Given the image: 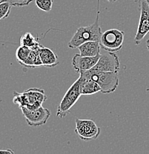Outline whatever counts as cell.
Listing matches in <instances>:
<instances>
[{
  "instance_id": "cell-1",
  "label": "cell",
  "mask_w": 149,
  "mask_h": 154,
  "mask_svg": "<svg viewBox=\"0 0 149 154\" xmlns=\"http://www.w3.org/2000/svg\"><path fill=\"white\" fill-rule=\"evenodd\" d=\"M97 7V18L95 22L92 25L86 27H80L76 30V33L73 34L72 38H70V42H68V47L71 49L77 48L82 43L86 42L88 41H100L101 36H102V28L99 23V5Z\"/></svg>"
},
{
  "instance_id": "cell-2",
  "label": "cell",
  "mask_w": 149,
  "mask_h": 154,
  "mask_svg": "<svg viewBox=\"0 0 149 154\" xmlns=\"http://www.w3.org/2000/svg\"><path fill=\"white\" fill-rule=\"evenodd\" d=\"M119 72H102L91 70L79 73V76L86 79H91L98 83L102 94H111L114 92L119 85Z\"/></svg>"
},
{
  "instance_id": "cell-3",
  "label": "cell",
  "mask_w": 149,
  "mask_h": 154,
  "mask_svg": "<svg viewBox=\"0 0 149 154\" xmlns=\"http://www.w3.org/2000/svg\"><path fill=\"white\" fill-rule=\"evenodd\" d=\"M13 102L19 107H27L29 110H36L42 106V104L47 100L45 91L40 88H29L22 93L14 91Z\"/></svg>"
},
{
  "instance_id": "cell-4",
  "label": "cell",
  "mask_w": 149,
  "mask_h": 154,
  "mask_svg": "<svg viewBox=\"0 0 149 154\" xmlns=\"http://www.w3.org/2000/svg\"><path fill=\"white\" fill-rule=\"evenodd\" d=\"M81 96V79L79 77L70 87L69 89H68L61 100L60 105L57 107V116L62 119L69 114L70 109L77 102Z\"/></svg>"
},
{
  "instance_id": "cell-5",
  "label": "cell",
  "mask_w": 149,
  "mask_h": 154,
  "mask_svg": "<svg viewBox=\"0 0 149 154\" xmlns=\"http://www.w3.org/2000/svg\"><path fill=\"white\" fill-rule=\"evenodd\" d=\"M125 33L118 29H110L102 33L99 45L105 51L116 53L123 46Z\"/></svg>"
},
{
  "instance_id": "cell-6",
  "label": "cell",
  "mask_w": 149,
  "mask_h": 154,
  "mask_svg": "<svg viewBox=\"0 0 149 154\" xmlns=\"http://www.w3.org/2000/svg\"><path fill=\"white\" fill-rule=\"evenodd\" d=\"M75 132L82 140L90 141L99 137L101 129L93 120L76 118Z\"/></svg>"
},
{
  "instance_id": "cell-7",
  "label": "cell",
  "mask_w": 149,
  "mask_h": 154,
  "mask_svg": "<svg viewBox=\"0 0 149 154\" xmlns=\"http://www.w3.org/2000/svg\"><path fill=\"white\" fill-rule=\"evenodd\" d=\"M139 10L140 17L134 43L138 45L149 33V0H139Z\"/></svg>"
},
{
  "instance_id": "cell-8",
  "label": "cell",
  "mask_w": 149,
  "mask_h": 154,
  "mask_svg": "<svg viewBox=\"0 0 149 154\" xmlns=\"http://www.w3.org/2000/svg\"><path fill=\"white\" fill-rule=\"evenodd\" d=\"M29 126L38 127L45 125L51 116V113L48 108L41 107L36 110H29L27 107H20Z\"/></svg>"
},
{
  "instance_id": "cell-9",
  "label": "cell",
  "mask_w": 149,
  "mask_h": 154,
  "mask_svg": "<svg viewBox=\"0 0 149 154\" xmlns=\"http://www.w3.org/2000/svg\"><path fill=\"white\" fill-rule=\"evenodd\" d=\"M120 59L115 53L107 51L106 54H100L98 62L92 70L102 72H119Z\"/></svg>"
},
{
  "instance_id": "cell-10",
  "label": "cell",
  "mask_w": 149,
  "mask_h": 154,
  "mask_svg": "<svg viewBox=\"0 0 149 154\" xmlns=\"http://www.w3.org/2000/svg\"><path fill=\"white\" fill-rule=\"evenodd\" d=\"M100 54L96 57H83L79 54H76L72 59V65L77 73L87 71L95 66L98 62Z\"/></svg>"
},
{
  "instance_id": "cell-11",
  "label": "cell",
  "mask_w": 149,
  "mask_h": 154,
  "mask_svg": "<svg viewBox=\"0 0 149 154\" xmlns=\"http://www.w3.org/2000/svg\"><path fill=\"white\" fill-rule=\"evenodd\" d=\"M39 52L43 66L54 67L59 64L58 57L50 48L43 46L39 50Z\"/></svg>"
},
{
  "instance_id": "cell-12",
  "label": "cell",
  "mask_w": 149,
  "mask_h": 154,
  "mask_svg": "<svg viewBox=\"0 0 149 154\" xmlns=\"http://www.w3.org/2000/svg\"><path fill=\"white\" fill-rule=\"evenodd\" d=\"M100 45L99 42L88 41L80 45L77 49L83 57H96L100 54Z\"/></svg>"
},
{
  "instance_id": "cell-13",
  "label": "cell",
  "mask_w": 149,
  "mask_h": 154,
  "mask_svg": "<svg viewBox=\"0 0 149 154\" xmlns=\"http://www.w3.org/2000/svg\"><path fill=\"white\" fill-rule=\"evenodd\" d=\"M79 78L81 79L82 95H93L101 91L100 87L96 81L82 76H79Z\"/></svg>"
},
{
  "instance_id": "cell-14",
  "label": "cell",
  "mask_w": 149,
  "mask_h": 154,
  "mask_svg": "<svg viewBox=\"0 0 149 154\" xmlns=\"http://www.w3.org/2000/svg\"><path fill=\"white\" fill-rule=\"evenodd\" d=\"M39 40V38L35 37L31 33L26 32L21 36L20 45L27 46L31 50H39L42 47H43V45L40 44Z\"/></svg>"
},
{
  "instance_id": "cell-15",
  "label": "cell",
  "mask_w": 149,
  "mask_h": 154,
  "mask_svg": "<svg viewBox=\"0 0 149 154\" xmlns=\"http://www.w3.org/2000/svg\"><path fill=\"white\" fill-rule=\"evenodd\" d=\"M22 66L25 68H35L43 66L41 58L39 56V50H32L29 57L22 63Z\"/></svg>"
},
{
  "instance_id": "cell-16",
  "label": "cell",
  "mask_w": 149,
  "mask_h": 154,
  "mask_svg": "<svg viewBox=\"0 0 149 154\" xmlns=\"http://www.w3.org/2000/svg\"><path fill=\"white\" fill-rule=\"evenodd\" d=\"M31 51L32 50L30 48L21 45L20 47L17 48L16 51V57H17V62L20 64V65H22V63L28 59Z\"/></svg>"
},
{
  "instance_id": "cell-17",
  "label": "cell",
  "mask_w": 149,
  "mask_h": 154,
  "mask_svg": "<svg viewBox=\"0 0 149 154\" xmlns=\"http://www.w3.org/2000/svg\"><path fill=\"white\" fill-rule=\"evenodd\" d=\"M11 5L8 0L0 1V20L8 18L11 14Z\"/></svg>"
},
{
  "instance_id": "cell-18",
  "label": "cell",
  "mask_w": 149,
  "mask_h": 154,
  "mask_svg": "<svg viewBox=\"0 0 149 154\" xmlns=\"http://www.w3.org/2000/svg\"><path fill=\"white\" fill-rule=\"evenodd\" d=\"M38 8L45 12H50L52 9L54 0H35Z\"/></svg>"
},
{
  "instance_id": "cell-19",
  "label": "cell",
  "mask_w": 149,
  "mask_h": 154,
  "mask_svg": "<svg viewBox=\"0 0 149 154\" xmlns=\"http://www.w3.org/2000/svg\"><path fill=\"white\" fill-rule=\"evenodd\" d=\"M33 0H8L11 6L14 7H24L32 2Z\"/></svg>"
},
{
  "instance_id": "cell-20",
  "label": "cell",
  "mask_w": 149,
  "mask_h": 154,
  "mask_svg": "<svg viewBox=\"0 0 149 154\" xmlns=\"http://www.w3.org/2000/svg\"><path fill=\"white\" fill-rule=\"evenodd\" d=\"M14 154V151L11 150H0V154Z\"/></svg>"
},
{
  "instance_id": "cell-21",
  "label": "cell",
  "mask_w": 149,
  "mask_h": 154,
  "mask_svg": "<svg viewBox=\"0 0 149 154\" xmlns=\"http://www.w3.org/2000/svg\"><path fill=\"white\" fill-rule=\"evenodd\" d=\"M146 47H147V49L149 51V39H148L146 41Z\"/></svg>"
},
{
  "instance_id": "cell-22",
  "label": "cell",
  "mask_w": 149,
  "mask_h": 154,
  "mask_svg": "<svg viewBox=\"0 0 149 154\" xmlns=\"http://www.w3.org/2000/svg\"><path fill=\"white\" fill-rule=\"evenodd\" d=\"M98 1H99V0H98ZM107 1L109 2L113 3V2H116V1H117V0H107Z\"/></svg>"
}]
</instances>
